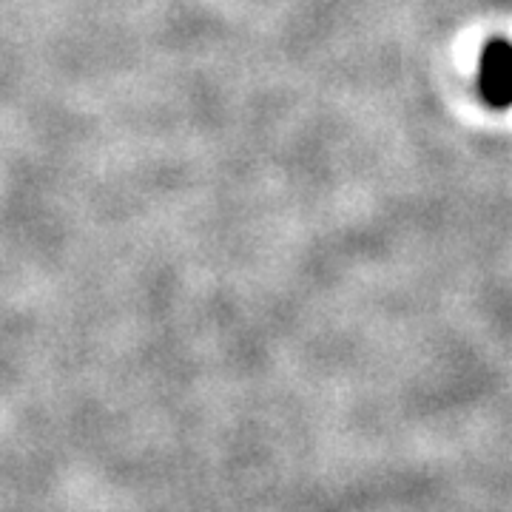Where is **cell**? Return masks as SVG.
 Listing matches in <instances>:
<instances>
[{
	"mask_svg": "<svg viewBox=\"0 0 512 512\" xmlns=\"http://www.w3.org/2000/svg\"><path fill=\"white\" fill-rule=\"evenodd\" d=\"M478 89L495 109H512V43L493 40L484 46L478 63Z\"/></svg>",
	"mask_w": 512,
	"mask_h": 512,
	"instance_id": "obj_1",
	"label": "cell"
}]
</instances>
